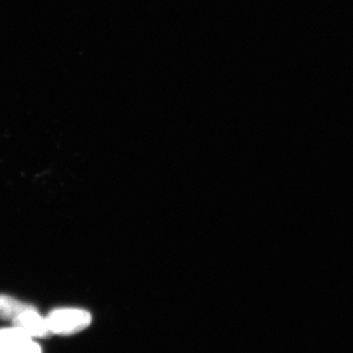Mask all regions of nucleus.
I'll return each mask as SVG.
<instances>
[{"mask_svg": "<svg viewBox=\"0 0 353 353\" xmlns=\"http://www.w3.org/2000/svg\"><path fill=\"white\" fill-rule=\"evenodd\" d=\"M19 353H43V350H41V345L34 341V339H32L31 341L26 343Z\"/></svg>", "mask_w": 353, "mask_h": 353, "instance_id": "39448f33", "label": "nucleus"}, {"mask_svg": "<svg viewBox=\"0 0 353 353\" xmlns=\"http://www.w3.org/2000/svg\"><path fill=\"white\" fill-rule=\"evenodd\" d=\"M12 326L22 330L32 339H44L52 336L48 319L39 314L34 306L21 313L12 322Z\"/></svg>", "mask_w": 353, "mask_h": 353, "instance_id": "f03ea898", "label": "nucleus"}, {"mask_svg": "<svg viewBox=\"0 0 353 353\" xmlns=\"http://www.w3.org/2000/svg\"><path fill=\"white\" fill-rule=\"evenodd\" d=\"M52 334L72 336L87 329L92 323V315L83 309L60 308L46 316Z\"/></svg>", "mask_w": 353, "mask_h": 353, "instance_id": "f257e3e1", "label": "nucleus"}, {"mask_svg": "<svg viewBox=\"0 0 353 353\" xmlns=\"http://www.w3.org/2000/svg\"><path fill=\"white\" fill-rule=\"evenodd\" d=\"M31 340V336L17 327L0 329V353H19Z\"/></svg>", "mask_w": 353, "mask_h": 353, "instance_id": "7ed1b4c3", "label": "nucleus"}, {"mask_svg": "<svg viewBox=\"0 0 353 353\" xmlns=\"http://www.w3.org/2000/svg\"><path fill=\"white\" fill-rule=\"evenodd\" d=\"M32 306L34 305L23 303L12 296L0 294V319L12 323L21 313Z\"/></svg>", "mask_w": 353, "mask_h": 353, "instance_id": "20e7f679", "label": "nucleus"}]
</instances>
